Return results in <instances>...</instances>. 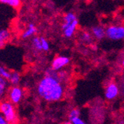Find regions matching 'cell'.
I'll return each instance as SVG.
<instances>
[{
	"mask_svg": "<svg viewBox=\"0 0 124 124\" xmlns=\"http://www.w3.org/2000/svg\"><path fill=\"white\" fill-rule=\"evenodd\" d=\"M39 95L47 102H57L64 94V87L62 85L58 72L49 69L37 85Z\"/></svg>",
	"mask_w": 124,
	"mask_h": 124,
	"instance_id": "obj_1",
	"label": "cell"
},
{
	"mask_svg": "<svg viewBox=\"0 0 124 124\" xmlns=\"http://www.w3.org/2000/svg\"><path fill=\"white\" fill-rule=\"evenodd\" d=\"M0 113L5 117L8 123H16L18 122V115L15 104L9 100H0Z\"/></svg>",
	"mask_w": 124,
	"mask_h": 124,
	"instance_id": "obj_2",
	"label": "cell"
},
{
	"mask_svg": "<svg viewBox=\"0 0 124 124\" xmlns=\"http://www.w3.org/2000/svg\"><path fill=\"white\" fill-rule=\"evenodd\" d=\"M7 97L14 104H18L23 98V90L18 85H12L8 90Z\"/></svg>",
	"mask_w": 124,
	"mask_h": 124,
	"instance_id": "obj_3",
	"label": "cell"
},
{
	"mask_svg": "<svg viewBox=\"0 0 124 124\" xmlns=\"http://www.w3.org/2000/svg\"><path fill=\"white\" fill-rule=\"evenodd\" d=\"M106 36L108 38L113 40L124 39V26L111 25L106 30Z\"/></svg>",
	"mask_w": 124,
	"mask_h": 124,
	"instance_id": "obj_4",
	"label": "cell"
},
{
	"mask_svg": "<svg viewBox=\"0 0 124 124\" xmlns=\"http://www.w3.org/2000/svg\"><path fill=\"white\" fill-rule=\"evenodd\" d=\"M70 60L69 57H64V56H58L54 59L51 63V69L54 71H59L63 67L69 65Z\"/></svg>",
	"mask_w": 124,
	"mask_h": 124,
	"instance_id": "obj_5",
	"label": "cell"
},
{
	"mask_svg": "<svg viewBox=\"0 0 124 124\" xmlns=\"http://www.w3.org/2000/svg\"><path fill=\"white\" fill-rule=\"evenodd\" d=\"M118 94H119L118 86L114 83H111L108 84L107 85V87L106 88L105 97L108 100H111L115 99V97H117Z\"/></svg>",
	"mask_w": 124,
	"mask_h": 124,
	"instance_id": "obj_6",
	"label": "cell"
},
{
	"mask_svg": "<svg viewBox=\"0 0 124 124\" xmlns=\"http://www.w3.org/2000/svg\"><path fill=\"white\" fill-rule=\"evenodd\" d=\"M78 25V20H74L71 25H69L65 29L63 30V34L67 38H71L77 29V27Z\"/></svg>",
	"mask_w": 124,
	"mask_h": 124,
	"instance_id": "obj_7",
	"label": "cell"
},
{
	"mask_svg": "<svg viewBox=\"0 0 124 124\" xmlns=\"http://www.w3.org/2000/svg\"><path fill=\"white\" fill-rule=\"evenodd\" d=\"M10 37V33L7 29H0V49L5 47Z\"/></svg>",
	"mask_w": 124,
	"mask_h": 124,
	"instance_id": "obj_8",
	"label": "cell"
},
{
	"mask_svg": "<svg viewBox=\"0 0 124 124\" xmlns=\"http://www.w3.org/2000/svg\"><path fill=\"white\" fill-rule=\"evenodd\" d=\"M37 27L35 26V25L33 23H30L28 25V26L27 27V28L24 31L23 33H22V37L23 39L30 38L31 37L37 33Z\"/></svg>",
	"mask_w": 124,
	"mask_h": 124,
	"instance_id": "obj_9",
	"label": "cell"
},
{
	"mask_svg": "<svg viewBox=\"0 0 124 124\" xmlns=\"http://www.w3.org/2000/svg\"><path fill=\"white\" fill-rule=\"evenodd\" d=\"M92 34L93 36L98 39H101L106 37V30L103 28V27H100V26H95L92 28Z\"/></svg>",
	"mask_w": 124,
	"mask_h": 124,
	"instance_id": "obj_10",
	"label": "cell"
},
{
	"mask_svg": "<svg viewBox=\"0 0 124 124\" xmlns=\"http://www.w3.org/2000/svg\"><path fill=\"white\" fill-rule=\"evenodd\" d=\"M77 19V16L74 14L73 13H68L63 19V23L62 25V31L65 29L69 25H71L72 22Z\"/></svg>",
	"mask_w": 124,
	"mask_h": 124,
	"instance_id": "obj_11",
	"label": "cell"
},
{
	"mask_svg": "<svg viewBox=\"0 0 124 124\" xmlns=\"http://www.w3.org/2000/svg\"><path fill=\"white\" fill-rule=\"evenodd\" d=\"M21 80V76L18 71H14L10 72V77L8 78L9 83L12 85H18Z\"/></svg>",
	"mask_w": 124,
	"mask_h": 124,
	"instance_id": "obj_12",
	"label": "cell"
},
{
	"mask_svg": "<svg viewBox=\"0 0 124 124\" xmlns=\"http://www.w3.org/2000/svg\"><path fill=\"white\" fill-rule=\"evenodd\" d=\"M8 80L0 76V92H1L2 97H3L8 92Z\"/></svg>",
	"mask_w": 124,
	"mask_h": 124,
	"instance_id": "obj_13",
	"label": "cell"
},
{
	"mask_svg": "<svg viewBox=\"0 0 124 124\" xmlns=\"http://www.w3.org/2000/svg\"><path fill=\"white\" fill-rule=\"evenodd\" d=\"M0 3L8 5L13 8L17 9L21 6V0H0Z\"/></svg>",
	"mask_w": 124,
	"mask_h": 124,
	"instance_id": "obj_14",
	"label": "cell"
},
{
	"mask_svg": "<svg viewBox=\"0 0 124 124\" xmlns=\"http://www.w3.org/2000/svg\"><path fill=\"white\" fill-rule=\"evenodd\" d=\"M32 46L33 48H34L37 51H42V42H41V38L38 37H33L32 39Z\"/></svg>",
	"mask_w": 124,
	"mask_h": 124,
	"instance_id": "obj_15",
	"label": "cell"
},
{
	"mask_svg": "<svg viewBox=\"0 0 124 124\" xmlns=\"http://www.w3.org/2000/svg\"><path fill=\"white\" fill-rule=\"evenodd\" d=\"M80 111H79V109H77V108H74V109H72V110L70 111L69 115V120L70 123H71L74 119H75L76 117H80Z\"/></svg>",
	"mask_w": 124,
	"mask_h": 124,
	"instance_id": "obj_16",
	"label": "cell"
},
{
	"mask_svg": "<svg viewBox=\"0 0 124 124\" xmlns=\"http://www.w3.org/2000/svg\"><path fill=\"white\" fill-rule=\"evenodd\" d=\"M10 72L9 70H8L4 66H0V76L8 80V78L10 77Z\"/></svg>",
	"mask_w": 124,
	"mask_h": 124,
	"instance_id": "obj_17",
	"label": "cell"
},
{
	"mask_svg": "<svg viewBox=\"0 0 124 124\" xmlns=\"http://www.w3.org/2000/svg\"><path fill=\"white\" fill-rule=\"evenodd\" d=\"M41 38V42H42V51H48L50 49V46L49 43L44 37H40Z\"/></svg>",
	"mask_w": 124,
	"mask_h": 124,
	"instance_id": "obj_18",
	"label": "cell"
},
{
	"mask_svg": "<svg viewBox=\"0 0 124 124\" xmlns=\"http://www.w3.org/2000/svg\"><path fill=\"white\" fill-rule=\"evenodd\" d=\"M81 39L84 42H89L90 41L92 40V35L88 32H84V33H83V34L81 36Z\"/></svg>",
	"mask_w": 124,
	"mask_h": 124,
	"instance_id": "obj_19",
	"label": "cell"
},
{
	"mask_svg": "<svg viewBox=\"0 0 124 124\" xmlns=\"http://www.w3.org/2000/svg\"><path fill=\"white\" fill-rule=\"evenodd\" d=\"M71 123H73V124H84V123H85V122H84L80 117H76V118L74 119Z\"/></svg>",
	"mask_w": 124,
	"mask_h": 124,
	"instance_id": "obj_20",
	"label": "cell"
},
{
	"mask_svg": "<svg viewBox=\"0 0 124 124\" xmlns=\"http://www.w3.org/2000/svg\"><path fill=\"white\" fill-rule=\"evenodd\" d=\"M8 123L7 120H5V117L2 115V113H0V124H6Z\"/></svg>",
	"mask_w": 124,
	"mask_h": 124,
	"instance_id": "obj_21",
	"label": "cell"
},
{
	"mask_svg": "<svg viewBox=\"0 0 124 124\" xmlns=\"http://www.w3.org/2000/svg\"><path fill=\"white\" fill-rule=\"evenodd\" d=\"M122 65H123V66L124 67V59H123V61H122Z\"/></svg>",
	"mask_w": 124,
	"mask_h": 124,
	"instance_id": "obj_22",
	"label": "cell"
},
{
	"mask_svg": "<svg viewBox=\"0 0 124 124\" xmlns=\"http://www.w3.org/2000/svg\"><path fill=\"white\" fill-rule=\"evenodd\" d=\"M0 97H2V94H1V92H0Z\"/></svg>",
	"mask_w": 124,
	"mask_h": 124,
	"instance_id": "obj_23",
	"label": "cell"
}]
</instances>
